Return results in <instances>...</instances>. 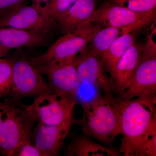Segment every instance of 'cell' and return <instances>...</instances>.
<instances>
[{
    "mask_svg": "<svg viewBox=\"0 0 156 156\" xmlns=\"http://www.w3.org/2000/svg\"><path fill=\"white\" fill-rule=\"evenodd\" d=\"M13 156H44L41 151L32 143L31 140H29L17 148L14 151Z\"/></svg>",
    "mask_w": 156,
    "mask_h": 156,
    "instance_id": "22",
    "label": "cell"
},
{
    "mask_svg": "<svg viewBox=\"0 0 156 156\" xmlns=\"http://www.w3.org/2000/svg\"><path fill=\"white\" fill-rule=\"evenodd\" d=\"M119 98L120 152L125 156H156V95Z\"/></svg>",
    "mask_w": 156,
    "mask_h": 156,
    "instance_id": "1",
    "label": "cell"
},
{
    "mask_svg": "<svg viewBox=\"0 0 156 156\" xmlns=\"http://www.w3.org/2000/svg\"><path fill=\"white\" fill-rule=\"evenodd\" d=\"M73 122L58 126L38 122L31 136L32 143L44 156L58 155Z\"/></svg>",
    "mask_w": 156,
    "mask_h": 156,
    "instance_id": "12",
    "label": "cell"
},
{
    "mask_svg": "<svg viewBox=\"0 0 156 156\" xmlns=\"http://www.w3.org/2000/svg\"><path fill=\"white\" fill-rule=\"evenodd\" d=\"M0 27L46 33L50 30L43 7L23 5L0 17Z\"/></svg>",
    "mask_w": 156,
    "mask_h": 156,
    "instance_id": "11",
    "label": "cell"
},
{
    "mask_svg": "<svg viewBox=\"0 0 156 156\" xmlns=\"http://www.w3.org/2000/svg\"><path fill=\"white\" fill-rule=\"evenodd\" d=\"M9 100L10 106L0 129V152L4 156H13L17 148L31 140L37 122L27 105L20 100Z\"/></svg>",
    "mask_w": 156,
    "mask_h": 156,
    "instance_id": "3",
    "label": "cell"
},
{
    "mask_svg": "<svg viewBox=\"0 0 156 156\" xmlns=\"http://www.w3.org/2000/svg\"><path fill=\"white\" fill-rule=\"evenodd\" d=\"M119 151L92 141L89 136H74L66 149L67 156H119Z\"/></svg>",
    "mask_w": 156,
    "mask_h": 156,
    "instance_id": "16",
    "label": "cell"
},
{
    "mask_svg": "<svg viewBox=\"0 0 156 156\" xmlns=\"http://www.w3.org/2000/svg\"><path fill=\"white\" fill-rule=\"evenodd\" d=\"M136 36L132 33L122 34L116 39L106 51L98 56L112 80L118 62L126 51L136 43Z\"/></svg>",
    "mask_w": 156,
    "mask_h": 156,
    "instance_id": "17",
    "label": "cell"
},
{
    "mask_svg": "<svg viewBox=\"0 0 156 156\" xmlns=\"http://www.w3.org/2000/svg\"><path fill=\"white\" fill-rule=\"evenodd\" d=\"M10 101L5 98L3 102H0V129L5 120L6 112L10 105Z\"/></svg>",
    "mask_w": 156,
    "mask_h": 156,
    "instance_id": "24",
    "label": "cell"
},
{
    "mask_svg": "<svg viewBox=\"0 0 156 156\" xmlns=\"http://www.w3.org/2000/svg\"><path fill=\"white\" fill-rule=\"evenodd\" d=\"M12 81V60L8 58H0V100L9 94Z\"/></svg>",
    "mask_w": 156,
    "mask_h": 156,
    "instance_id": "20",
    "label": "cell"
},
{
    "mask_svg": "<svg viewBox=\"0 0 156 156\" xmlns=\"http://www.w3.org/2000/svg\"><path fill=\"white\" fill-rule=\"evenodd\" d=\"M143 44L135 43L120 58L116 66L113 80L115 94L120 96L128 88L139 62Z\"/></svg>",
    "mask_w": 156,
    "mask_h": 156,
    "instance_id": "13",
    "label": "cell"
},
{
    "mask_svg": "<svg viewBox=\"0 0 156 156\" xmlns=\"http://www.w3.org/2000/svg\"><path fill=\"white\" fill-rule=\"evenodd\" d=\"M156 45L149 37L143 47L139 62L128 88L119 96L128 100L156 93Z\"/></svg>",
    "mask_w": 156,
    "mask_h": 156,
    "instance_id": "8",
    "label": "cell"
},
{
    "mask_svg": "<svg viewBox=\"0 0 156 156\" xmlns=\"http://www.w3.org/2000/svg\"><path fill=\"white\" fill-rule=\"evenodd\" d=\"M96 1H101V0H96Z\"/></svg>",
    "mask_w": 156,
    "mask_h": 156,
    "instance_id": "27",
    "label": "cell"
},
{
    "mask_svg": "<svg viewBox=\"0 0 156 156\" xmlns=\"http://www.w3.org/2000/svg\"><path fill=\"white\" fill-rule=\"evenodd\" d=\"M122 33L120 30L112 27L101 28L91 39L89 49L87 48L99 56L106 51Z\"/></svg>",
    "mask_w": 156,
    "mask_h": 156,
    "instance_id": "18",
    "label": "cell"
},
{
    "mask_svg": "<svg viewBox=\"0 0 156 156\" xmlns=\"http://www.w3.org/2000/svg\"><path fill=\"white\" fill-rule=\"evenodd\" d=\"M76 104L75 98L49 92L35 97L27 107L38 122L58 126L73 122V112Z\"/></svg>",
    "mask_w": 156,
    "mask_h": 156,
    "instance_id": "7",
    "label": "cell"
},
{
    "mask_svg": "<svg viewBox=\"0 0 156 156\" xmlns=\"http://www.w3.org/2000/svg\"><path fill=\"white\" fill-rule=\"evenodd\" d=\"M45 34L35 31L0 27V44L9 51L13 49L43 46L47 41Z\"/></svg>",
    "mask_w": 156,
    "mask_h": 156,
    "instance_id": "14",
    "label": "cell"
},
{
    "mask_svg": "<svg viewBox=\"0 0 156 156\" xmlns=\"http://www.w3.org/2000/svg\"><path fill=\"white\" fill-rule=\"evenodd\" d=\"M27 0H0V17L20 6L25 5Z\"/></svg>",
    "mask_w": 156,
    "mask_h": 156,
    "instance_id": "23",
    "label": "cell"
},
{
    "mask_svg": "<svg viewBox=\"0 0 156 156\" xmlns=\"http://www.w3.org/2000/svg\"><path fill=\"white\" fill-rule=\"evenodd\" d=\"M106 1L137 12L156 10V0H106Z\"/></svg>",
    "mask_w": 156,
    "mask_h": 156,
    "instance_id": "21",
    "label": "cell"
},
{
    "mask_svg": "<svg viewBox=\"0 0 156 156\" xmlns=\"http://www.w3.org/2000/svg\"><path fill=\"white\" fill-rule=\"evenodd\" d=\"M9 50L3 47L0 44V58H4L8 54Z\"/></svg>",
    "mask_w": 156,
    "mask_h": 156,
    "instance_id": "26",
    "label": "cell"
},
{
    "mask_svg": "<svg viewBox=\"0 0 156 156\" xmlns=\"http://www.w3.org/2000/svg\"><path fill=\"white\" fill-rule=\"evenodd\" d=\"M74 60L81 84L96 87L105 95L115 93L113 81L97 54L87 48L77 55Z\"/></svg>",
    "mask_w": 156,
    "mask_h": 156,
    "instance_id": "9",
    "label": "cell"
},
{
    "mask_svg": "<svg viewBox=\"0 0 156 156\" xmlns=\"http://www.w3.org/2000/svg\"><path fill=\"white\" fill-rule=\"evenodd\" d=\"M83 115L76 121L84 135L105 145L111 144L120 134L119 98L98 95L81 101Z\"/></svg>",
    "mask_w": 156,
    "mask_h": 156,
    "instance_id": "2",
    "label": "cell"
},
{
    "mask_svg": "<svg viewBox=\"0 0 156 156\" xmlns=\"http://www.w3.org/2000/svg\"><path fill=\"white\" fill-rule=\"evenodd\" d=\"M74 58L36 66L48 77L52 93L75 98L81 83Z\"/></svg>",
    "mask_w": 156,
    "mask_h": 156,
    "instance_id": "10",
    "label": "cell"
},
{
    "mask_svg": "<svg viewBox=\"0 0 156 156\" xmlns=\"http://www.w3.org/2000/svg\"><path fill=\"white\" fill-rule=\"evenodd\" d=\"M102 27L89 23L76 30L64 34L43 54L29 57L35 66L73 58L84 51L95 34Z\"/></svg>",
    "mask_w": 156,
    "mask_h": 156,
    "instance_id": "4",
    "label": "cell"
},
{
    "mask_svg": "<svg viewBox=\"0 0 156 156\" xmlns=\"http://www.w3.org/2000/svg\"><path fill=\"white\" fill-rule=\"evenodd\" d=\"M77 0H51L43 7L47 14L48 24L51 28L62 15L67 12Z\"/></svg>",
    "mask_w": 156,
    "mask_h": 156,
    "instance_id": "19",
    "label": "cell"
},
{
    "mask_svg": "<svg viewBox=\"0 0 156 156\" xmlns=\"http://www.w3.org/2000/svg\"><path fill=\"white\" fill-rule=\"evenodd\" d=\"M33 5L38 6L44 7L50 2L51 0H31Z\"/></svg>",
    "mask_w": 156,
    "mask_h": 156,
    "instance_id": "25",
    "label": "cell"
},
{
    "mask_svg": "<svg viewBox=\"0 0 156 156\" xmlns=\"http://www.w3.org/2000/svg\"><path fill=\"white\" fill-rule=\"evenodd\" d=\"M96 0H77L69 10L59 17L56 23L64 34L73 31L89 23L94 13Z\"/></svg>",
    "mask_w": 156,
    "mask_h": 156,
    "instance_id": "15",
    "label": "cell"
},
{
    "mask_svg": "<svg viewBox=\"0 0 156 156\" xmlns=\"http://www.w3.org/2000/svg\"><path fill=\"white\" fill-rule=\"evenodd\" d=\"M12 81L6 98L17 101L24 98L34 97L51 92L41 73L28 58L12 59ZM52 93V92H51Z\"/></svg>",
    "mask_w": 156,
    "mask_h": 156,
    "instance_id": "6",
    "label": "cell"
},
{
    "mask_svg": "<svg viewBox=\"0 0 156 156\" xmlns=\"http://www.w3.org/2000/svg\"><path fill=\"white\" fill-rule=\"evenodd\" d=\"M156 10L137 12L106 1L95 9L89 23L101 27H112L122 34L134 32L155 20Z\"/></svg>",
    "mask_w": 156,
    "mask_h": 156,
    "instance_id": "5",
    "label": "cell"
}]
</instances>
